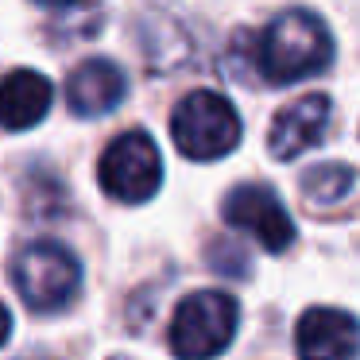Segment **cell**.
Here are the masks:
<instances>
[{"label":"cell","mask_w":360,"mask_h":360,"mask_svg":"<svg viewBox=\"0 0 360 360\" xmlns=\"http://www.w3.org/2000/svg\"><path fill=\"white\" fill-rule=\"evenodd\" d=\"M329 63H333V39L314 12H279L264 32H256V66L259 82L267 86H290V82L314 78Z\"/></svg>","instance_id":"cell-1"},{"label":"cell","mask_w":360,"mask_h":360,"mask_svg":"<svg viewBox=\"0 0 360 360\" xmlns=\"http://www.w3.org/2000/svg\"><path fill=\"white\" fill-rule=\"evenodd\" d=\"M171 136H174V148L186 159L213 163V159H225L240 143V117L221 94L194 89L174 105Z\"/></svg>","instance_id":"cell-2"},{"label":"cell","mask_w":360,"mask_h":360,"mask_svg":"<svg viewBox=\"0 0 360 360\" xmlns=\"http://www.w3.org/2000/svg\"><path fill=\"white\" fill-rule=\"evenodd\" d=\"M12 283H16L20 298L32 306L35 314H51L70 306V298L82 287V264L74 259L70 248L58 240H35L12 264Z\"/></svg>","instance_id":"cell-3"},{"label":"cell","mask_w":360,"mask_h":360,"mask_svg":"<svg viewBox=\"0 0 360 360\" xmlns=\"http://www.w3.org/2000/svg\"><path fill=\"white\" fill-rule=\"evenodd\" d=\"M240 310L221 290H198L182 298L171 318V349L179 356H217L236 333Z\"/></svg>","instance_id":"cell-4"},{"label":"cell","mask_w":360,"mask_h":360,"mask_svg":"<svg viewBox=\"0 0 360 360\" xmlns=\"http://www.w3.org/2000/svg\"><path fill=\"white\" fill-rule=\"evenodd\" d=\"M97 174H101V190L109 198L124 205H140L155 198L159 179H163V159L148 132H124L105 148Z\"/></svg>","instance_id":"cell-5"},{"label":"cell","mask_w":360,"mask_h":360,"mask_svg":"<svg viewBox=\"0 0 360 360\" xmlns=\"http://www.w3.org/2000/svg\"><path fill=\"white\" fill-rule=\"evenodd\" d=\"M221 217L236 233L256 236L267 252H287L295 244V221L283 210L279 194L271 186H264V182H244V186L229 190L225 205H221Z\"/></svg>","instance_id":"cell-6"},{"label":"cell","mask_w":360,"mask_h":360,"mask_svg":"<svg viewBox=\"0 0 360 360\" xmlns=\"http://www.w3.org/2000/svg\"><path fill=\"white\" fill-rule=\"evenodd\" d=\"M329 117H333V105L326 94H306L290 101L287 109H279V117L271 120V132H267L271 155L287 163V159H298L302 151H310L329 132Z\"/></svg>","instance_id":"cell-7"},{"label":"cell","mask_w":360,"mask_h":360,"mask_svg":"<svg viewBox=\"0 0 360 360\" xmlns=\"http://www.w3.org/2000/svg\"><path fill=\"white\" fill-rule=\"evenodd\" d=\"M124 70L109 58H89L66 82V105H70L74 117H105L124 101Z\"/></svg>","instance_id":"cell-8"},{"label":"cell","mask_w":360,"mask_h":360,"mask_svg":"<svg viewBox=\"0 0 360 360\" xmlns=\"http://www.w3.org/2000/svg\"><path fill=\"white\" fill-rule=\"evenodd\" d=\"M295 345L302 356H356L360 352V326L352 314L333 306H314L298 318Z\"/></svg>","instance_id":"cell-9"},{"label":"cell","mask_w":360,"mask_h":360,"mask_svg":"<svg viewBox=\"0 0 360 360\" xmlns=\"http://www.w3.org/2000/svg\"><path fill=\"white\" fill-rule=\"evenodd\" d=\"M55 86L39 70H12L0 78V128L4 132H24L35 128L51 112Z\"/></svg>","instance_id":"cell-10"},{"label":"cell","mask_w":360,"mask_h":360,"mask_svg":"<svg viewBox=\"0 0 360 360\" xmlns=\"http://www.w3.org/2000/svg\"><path fill=\"white\" fill-rule=\"evenodd\" d=\"M352 167L349 163H321V167H310L302 174V198L318 210V205H333L341 202L345 194L352 190Z\"/></svg>","instance_id":"cell-11"},{"label":"cell","mask_w":360,"mask_h":360,"mask_svg":"<svg viewBox=\"0 0 360 360\" xmlns=\"http://www.w3.org/2000/svg\"><path fill=\"white\" fill-rule=\"evenodd\" d=\"M210 264H213V271H221V275H244L248 271V256H244L240 248H233V244H213Z\"/></svg>","instance_id":"cell-12"},{"label":"cell","mask_w":360,"mask_h":360,"mask_svg":"<svg viewBox=\"0 0 360 360\" xmlns=\"http://www.w3.org/2000/svg\"><path fill=\"white\" fill-rule=\"evenodd\" d=\"M8 333H12V314H8V306L0 302V345L8 341Z\"/></svg>","instance_id":"cell-13"},{"label":"cell","mask_w":360,"mask_h":360,"mask_svg":"<svg viewBox=\"0 0 360 360\" xmlns=\"http://www.w3.org/2000/svg\"><path fill=\"white\" fill-rule=\"evenodd\" d=\"M35 4H47V8H66V4H74V0H35Z\"/></svg>","instance_id":"cell-14"}]
</instances>
